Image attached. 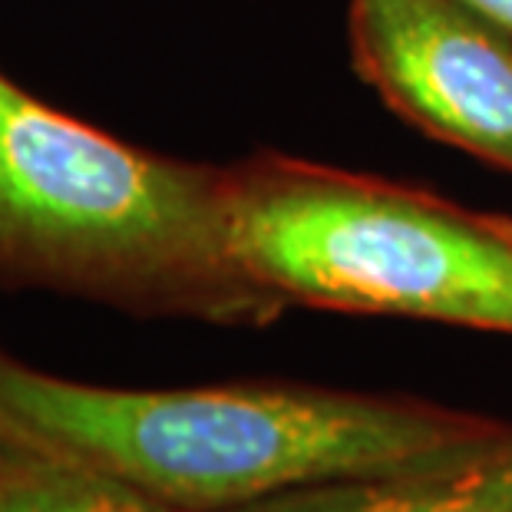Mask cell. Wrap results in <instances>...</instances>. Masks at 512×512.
I'll use <instances>...</instances> for the list:
<instances>
[{"mask_svg":"<svg viewBox=\"0 0 512 512\" xmlns=\"http://www.w3.org/2000/svg\"><path fill=\"white\" fill-rule=\"evenodd\" d=\"M456 4L476 10V14L486 17L489 24L503 27L506 34H512V0H456Z\"/></svg>","mask_w":512,"mask_h":512,"instance_id":"cell-7","label":"cell"},{"mask_svg":"<svg viewBox=\"0 0 512 512\" xmlns=\"http://www.w3.org/2000/svg\"><path fill=\"white\" fill-rule=\"evenodd\" d=\"M245 275L285 304L512 337V222L364 172L261 156L225 169Z\"/></svg>","mask_w":512,"mask_h":512,"instance_id":"cell-3","label":"cell"},{"mask_svg":"<svg viewBox=\"0 0 512 512\" xmlns=\"http://www.w3.org/2000/svg\"><path fill=\"white\" fill-rule=\"evenodd\" d=\"M0 427L182 512L453 463L512 437V423L413 397L298 384H83L30 367L4 344Z\"/></svg>","mask_w":512,"mask_h":512,"instance_id":"cell-1","label":"cell"},{"mask_svg":"<svg viewBox=\"0 0 512 512\" xmlns=\"http://www.w3.org/2000/svg\"><path fill=\"white\" fill-rule=\"evenodd\" d=\"M0 512H182L113 473L0 427Z\"/></svg>","mask_w":512,"mask_h":512,"instance_id":"cell-6","label":"cell"},{"mask_svg":"<svg viewBox=\"0 0 512 512\" xmlns=\"http://www.w3.org/2000/svg\"><path fill=\"white\" fill-rule=\"evenodd\" d=\"M215 512H512V437L466 460L288 489Z\"/></svg>","mask_w":512,"mask_h":512,"instance_id":"cell-5","label":"cell"},{"mask_svg":"<svg viewBox=\"0 0 512 512\" xmlns=\"http://www.w3.org/2000/svg\"><path fill=\"white\" fill-rule=\"evenodd\" d=\"M354 67L423 133L512 172V34L456 0H351Z\"/></svg>","mask_w":512,"mask_h":512,"instance_id":"cell-4","label":"cell"},{"mask_svg":"<svg viewBox=\"0 0 512 512\" xmlns=\"http://www.w3.org/2000/svg\"><path fill=\"white\" fill-rule=\"evenodd\" d=\"M0 281L212 324H268L288 308L238 265L225 169L119 143L4 73Z\"/></svg>","mask_w":512,"mask_h":512,"instance_id":"cell-2","label":"cell"}]
</instances>
